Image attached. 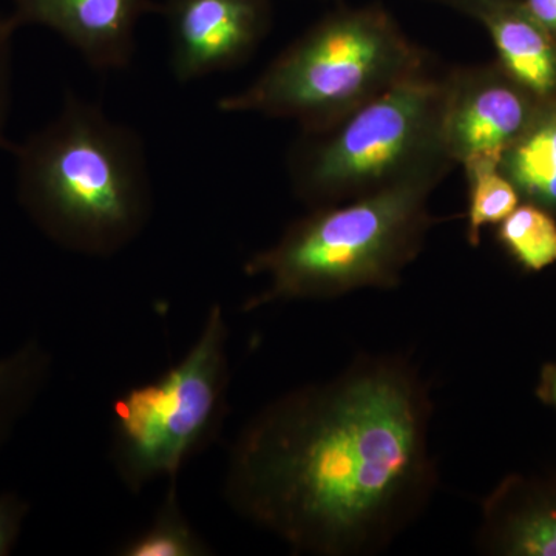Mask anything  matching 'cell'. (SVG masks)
I'll use <instances>...</instances> for the list:
<instances>
[{
  "mask_svg": "<svg viewBox=\"0 0 556 556\" xmlns=\"http://www.w3.org/2000/svg\"><path fill=\"white\" fill-rule=\"evenodd\" d=\"M431 417L430 390L408 358L357 357L249 420L230 448L225 500L294 554H376L437 490Z\"/></svg>",
  "mask_w": 556,
  "mask_h": 556,
  "instance_id": "1",
  "label": "cell"
},
{
  "mask_svg": "<svg viewBox=\"0 0 556 556\" xmlns=\"http://www.w3.org/2000/svg\"><path fill=\"white\" fill-rule=\"evenodd\" d=\"M16 192L36 228L61 248L110 257L152 215L141 138L70 94L56 116L14 148Z\"/></svg>",
  "mask_w": 556,
  "mask_h": 556,
  "instance_id": "2",
  "label": "cell"
},
{
  "mask_svg": "<svg viewBox=\"0 0 556 556\" xmlns=\"http://www.w3.org/2000/svg\"><path fill=\"white\" fill-rule=\"evenodd\" d=\"M442 178L407 179L313 208L244 266L248 276L266 278L265 289L244 302V313L295 300L338 299L358 289L396 288L433 228L428 199Z\"/></svg>",
  "mask_w": 556,
  "mask_h": 556,
  "instance_id": "3",
  "label": "cell"
},
{
  "mask_svg": "<svg viewBox=\"0 0 556 556\" xmlns=\"http://www.w3.org/2000/svg\"><path fill=\"white\" fill-rule=\"evenodd\" d=\"M450 72L426 67L365 102L345 118L303 130L289 172L300 200L334 206L407 179L452 169L445 146Z\"/></svg>",
  "mask_w": 556,
  "mask_h": 556,
  "instance_id": "4",
  "label": "cell"
},
{
  "mask_svg": "<svg viewBox=\"0 0 556 556\" xmlns=\"http://www.w3.org/2000/svg\"><path fill=\"white\" fill-rule=\"evenodd\" d=\"M428 62L386 10L343 9L317 22L218 108L299 121L303 130L325 129Z\"/></svg>",
  "mask_w": 556,
  "mask_h": 556,
  "instance_id": "5",
  "label": "cell"
},
{
  "mask_svg": "<svg viewBox=\"0 0 556 556\" xmlns=\"http://www.w3.org/2000/svg\"><path fill=\"white\" fill-rule=\"evenodd\" d=\"M229 329L219 305L208 309L186 356L113 404L110 460L127 490L177 481L190 457L217 437L229 387Z\"/></svg>",
  "mask_w": 556,
  "mask_h": 556,
  "instance_id": "6",
  "label": "cell"
},
{
  "mask_svg": "<svg viewBox=\"0 0 556 556\" xmlns=\"http://www.w3.org/2000/svg\"><path fill=\"white\" fill-rule=\"evenodd\" d=\"M543 101L497 65L450 70L445 146L455 164L501 156L521 138Z\"/></svg>",
  "mask_w": 556,
  "mask_h": 556,
  "instance_id": "7",
  "label": "cell"
},
{
  "mask_svg": "<svg viewBox=\"0 0 556 556\" xmlns=\"http://www.w3.org/2000/svg\"><path fill=\"white\" fill-rule=\"evenodd\" d=\"M170 68L179 83L243 64L268 35L270 0H166Z\"/></svg>",
  "mask_w": 556,
  "mask_h": 556,
  "instance_id": "8",
  "label": "cell"
},
{
  "mask_svg": "<svg viewBox=\"0 0 556 556\" xmlns=\"http://www.w3.org/2000/svg\"><path fill=\"white\" fill-rule=\"evenodd\" d=\"M20 27L58 33L91 67L123 70L135 53L139 21L152 0H7Z\"/></svg>",
  "mask_w": 556,
  "mask_h": 556,
  "instance_id": "9",
  "label": "cell"
},
{
  "mask_svg": "<svg viewBox=\"0 0 556 556\" xmlns=\"http://www.w3.org/2000/svg\"><path fill=\"white\" fill-rule=\"evenodd\" d=\"M479 551L504 556H556V475H510L485 497Z\"/></svg>",
  "mask_w": 556,
  "mask_h": 556,
  "instance_id": "10",
  "label": "cell"
},
{
  "mask_svg": "<svg viewBox=\"0 0 556 556\" xmlns=\"http://www.w3.org/2000/svg\"><path fill=\"white\" fill-rule=\"evenodd\" d=\"M475 20L492 36L500 65L519 86L547 101L556 97V38L538 24L522 3L497 0Z\"/></svg>",
  "mask_w": 556,
  "mask_h": 556,
  "instance_id": "11",
  "label": "cell"
},
{
  "mask_svg": "<svg viewBox=\"0 0 556 556\" xmlns=\"http://www.w3.org/2000/svg\"><path fill=\"white\" fill-rule=\"evenodd\" d=\"M500 170L521 199L556 212V97L541 102L525 134L501 156Z\"/></svg>",
  "mask_w": 556,
  "mask_h": 556,
  "instance_id": "12",
  "label": "cell"
},
{
  "mask_svg": "<svg viewBox=\"0 0 556 556\" xmlns=\"http://www.w3.org/2000/svg\"><path fill=\"white\" fill-rule=\"evenodd\" d=\"M51 368L49 350L36 339L0 357V448L38 401Z\"/></svg>",
  "mask_w": 556,
  "mask_h": 556,
  "instance_id": "13",
  "label": "cell"
},
{
  "mask_svg": "<svg viewBox=\"0 0 556 556\" xmlns=\"http://www.w3.org/2000/svg\"><path fill=\"white\" fill-rule=\"evenodd\" d=\"M208 544L197 533L179 506L177 481L169 482L163 503L152 522L130 538L118 555L123 556H206Z\"/></svg>",
  "mask_w": 556,
  "mask_h": 556,
  "instance_id": "14",
  "label": "cell"
},
{
  "mask_svg": "<svg viewBox=\"0 0 556 556\" xmlns=\"http://www.w3.org/2000/svg\"><path fill=\"white\" fill-rule=\"evenodd\" d=\"M468 181L467 241L477 248L485 226L500 225L519 206L517 188L493 160H471L463 164Z\"/></svg>",
  "mask_w": 556,
  "mask_h": 556,
  "instance_id": "15",
  "label": "cell"
},
{
  "mask_svg": "<svg viewBox=\"0 0 556 556\" xmlns=\"http://www.w3.org/2000/svg\"><path fill=\"white\" fill-rule=\"evenodd\" d=\"M497 226V240L522 268L538 273L556 263V222L546 208L519 204Z\"/></svg>",
  "mask_w": 556,
  "mask_h": 556,
  "instance_id": "16",
  "label": "cell"
},
{
  "mask_svg": "<svg viewBox=\"0 0 556 556\" xmlns=\"http://www.w3.org/2000/svg\"><path fill=\"white\" fill-rule=\"evenodd\" d=\"M20 24L11 13H0V148L5 144L7 121L11 104L13 79V40Z\"/></svg>",
  "mask_w": 556,
  "mask_h": 556,
  "instance_id": "17",
  "label": "cell"
},
{
  "mask_svg": "<svg viewBox=\"0 0 556 556\" xmlns=\"http://www.w3.org/2000/svg\"><path fill=\"white\" fill-rule=\"evenodd\" d=\"M30 504L13 492L0 493V556L10 555L20 541Z\"/></svg>",
  "mask_w": 556,
  "mask_h": 556,
  "instance_id": "18",
  "label": "cell"
},
{
  "mask_svg": "<svg viewBox=\"0 0 556 556\" xmlns=\"http://www.w3.org/2000/svg\"><path fill=\"white\" fill-rule=\"evenodd\" d=\"M527 13L556 38V0H525Z\"/></svg>",
  "mask_w": 556,
  "mask_h": 556,
  "instance_id": "19",
  "label": "cell"
},
{
  "mask_svg": "<svg viewBox=\"0 0 556 556\" xmlns=\"http://www.w3.org/2000/svg\"><path fill=\"white\" fill-rule=\"evenodd\" d=\"M536 396L543 404L556 408V362L544 365L541 369L540 383L536 387Z\"/></svg>",
  "mask_w": 556,
  "mask_h": 556,
  "instance_id": "20",
  "label": "cell"
},
{
  "mask_svg": "<svg viewBox=\"0 0 556 556\" xmlns=\"http://www.w3.org/2000/svg\"><path fill=\"white\" fill-rule=\"evenodd\" d=\"M444 5L453 7L455 10L463 11L470 17L477 16L478 11L484 9L489 3L497 2V0H437Z\"/></svg>",
  "mask_w": 556,
  "mask_h": 556,
  "instance_id": "21",
  "label": "cell"
}]
</instances>
